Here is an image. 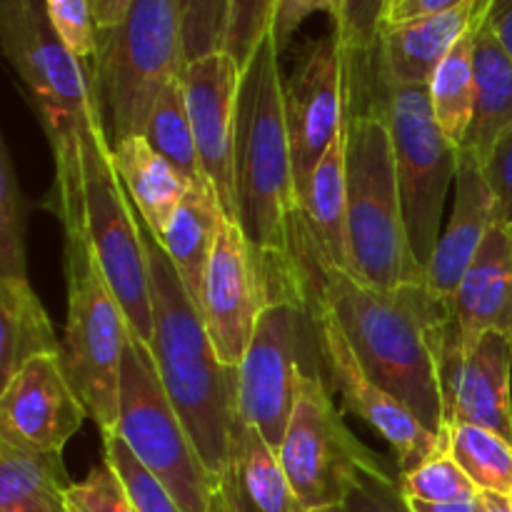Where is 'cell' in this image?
Segmentation results:
<instances>
[{
	"instance_id": "e0dca14e",
	"label": "cell",
	"mask_w": 512,
	"mask_h": 512,
	"mask_svg": "<svg viewBox=\"0 0 512 512\" xmlns=\"http://www.w3.org/2000/svg\"><path fill=\"white\" fill-rule=\"evenodd\" d=\"M88 408L70 383L60 355L28 360L0 393V440L58 453L83 428Z\"/></svg>"
},
{
	"instance_id": "2e32d148",
	"label": "cell",
	"mask_w": 512,
	"mask_h": 512,
	"mask_svg": "<svg viewBox=\"0 0 512 512\" xmlns=\"http://www.w3.org/2000/svg\"><path fill=\"white\" fill-rule=\"evenodd\" d=\"M263 303L265 283L258 255L250 248L238 220L225 218L200 298V315L225 368L238 370L243 363Z\"/></svg>"
},
{
	"instance_id": "836d02e7",
	"label": "cell",
	"mask_w": 512,
	"mask_h": 512,
	"mask_svg": "<svg viewBox=\"0 0 512 512\" xmlns=\"http://www.w3.org/2000/svg\"><path fill=\"white\" fill-rule=\"evenodd\" d=\"M103 453L105 463L118 473L123 480L125 490H128L130 500H133L138 512H183L178 500L170 495V490L130 453L128 445L123 443L118 433L105 435L103 438Z\"/></svg>"
},
{
	"instance_id": "1f68e13d",
	"label": "cell",
	"mask_w": 512,
	"mask_h": 512,
	"mask_svg": "<svg viewBox=\"0 0 512 512\" xmlns=\"http://www.w3.org/2000/svg\"><path fill=\"white\" fill-rule=\"evenodd\" d=\"M398 478L405 498L415 500V503L453 505L480 498V490L475 488L468 473L460 468L458 460L450 455L448 443L438 453L430 455L428 460H423L418 468L398 475Z\"/></svg>"
},
{
	"instance_id": "ba28073f",
	"label": "cell",
	"mask_w": 512,
	"mask_h": 512,
	"mask_svg": "<svg viewBox=\"0 0 512 512\" xmlns=\"http://www.w3.org/2000/svg\"><path fill=\"white\" fill-rule=\"evenodd\" d=\"M260 260V258H258ZM265 303L238 368V415L275 450L288 430L300 375L318 348L313 320L278 260H260Z\"/></svg>"
},
{
	"instance_id": "bcb514c9",
	"label": "cell",
	"mask_w": 512,
	"mask_h": 512,
	"mask_svg": "<svg viewBox=\"0 0 512 512\" xmlns=\"http://www.w3.org/2000/svg\"><path fill=\"white\" fill-rule=\"evenodd\" d=\"M413 505V512H483V503L480 498L468 500V503H453V505H428V503H415L410 500Z\"/></svg>"
},
{
	"instance_id": "3957f363",
	"label": "cell",
	"mask_w": 512,
	"mask_h": 512,
	"mask_svg": "<svg viewBox=\"0 0 512 512\" xmlns=\"http://www.w3.org/2000/svg\"><path fill=\"white\" fill-rule=\"evenodd\" d=\"M0 43L53 150L48 205L63 233L83 230V135L95 105L88 68L58 35L45 0H0Z\"/></svg>"
},
{
	"instance_id": "f1b7e54d",
	"label": "cell",
	"mask_w": 512,
	"mask_h": 512,
	"mask_svg": "<svg viewBox=\"0 0 512 512\" xmlns=\"http://www.w3.org/2000/svg\"><path fill=\"white\" fill-rule=\"evenodd\" d=\"M488 10V8H485ZM485 15V13H483ZM480 15L475 20L473 28L453 45L438 70L433 73V80L428 83L430 88V103H433V113L443 133L448 135L450 143H463L465 133L470 128V118H473V95H475V33H478V23L483 20Z\"/></svg>"
},
{
	"instance_id": "30bf717a",
	"label": "cell",
	"mask_w": 512,
	"mask_h": 512,
	"mask_svg": "<svg viewBox=\"0 0 512 512\" xmlns=\"http://www.w3.org/2000/svg\"><path fill=\"white\" fill-rule=\"evenodd\" d=\"M85 230L100 270L123 308L130 333L145 345L153 340V295L140 218L113 163L98 110H90L83 135Z\"/></svg>"
},
{
	"instance_id": "d590c367",
	"label": "cell",
	"mask_w": 512,
	"mask_h": 512,
	"mask_svg": "<svg viewBox=\"0 0 512 512\" xmlns=\"http://www.w3.org/2000/svg\"><path fill=\"white\" fill-rule=\"evenodd\" d=\"M230 5L233 0H178L188 63L225 48Z\"/></svg>"
},
{
	"instance_id": "7bdbcfd3",
	"label": "cell",
	"mask_w": 512,
	"mask_h": 512,
	"mask_svg": "<svg viewBox=\"0 0 512 512\" xmlns=\"http://www.w3.org/2000/svg\"><path fill=\"white\" fill-rule=\"evenodd\" d=\"M465 3L468 0H398L388 23H403V20L423 18V15L445 13V10H453Z\"/></svg>"
},
{
	"instance_id": "7402d4cb",
	"label": "cell",
	"mask_w": 512,
	"mask_h": 512,
	"mask_svg": "<svg viewBox=\"0 0 512 512\" xmlns=\"http://www.w3.org/2000/svg\"><path fill=\"white\" fill-rule=\"evenodd\" d=\"M453 315L463 338L485 330L512 335V230L498 215L460 283Z\"/></svg>"
},
{
	"instance_id": "5bb4252c",
	"label": "cell",
	"mask_w": 512,
	"mask_h": 512,
	"mask_svg": "<svg viewBox=\"0 0 512 512\" xmlns=\"http://www.w3.org/2000/svg\"><path fill=\"white\" fill-rule=\"evenodd\" d=\"M512 335L485 330L463 338L450 320L440 350L443 428L480 425L512 443Z\"/></svg>"
},
{
	"instance_id": "8fae6325",
	"label": "cell",
	"mask_w": 512,
	"mask_h": 512,
	"mask_svg": "<svg viewBox=\"0 0 512 512\" xmlns=\"http://www.w3.org/2000/svg\"><path fill=\"white\" fill-rule=\"evenodd\" d=\"M118 435L183 512H215L213 478L160 383L150 348L133 333L120 368Z\"/></svg>"
},
{
	"instance_id": "ffe728a7",
	"label": "cell",
	"mask_w": 512,
	"mask_h": 512,
	"mask_svg": "<svg viewBox=\"0 0 512 512\" xmlns=\"http://www.w3.org/2000/svg\"><path fill=\"white\" fill-rule=\"evenodd\" d=\"M490 0H468L453 10L388 23L373 53V68L390 85H428L453 45L485 13Z\"/></svg>"
},
{
	"instance_id": "4316f807",
	"label": "cell",
	"mask_w": 512,
	"mask_h": 512,
	"mask_svg": "<svg viewBox=\"0 0 512 512\" xmlns=\"http://www.w3.org/2000/svg\"><path fill=\"white\" fill-rule=\"evenodd\" d=\"M40 355H60L43 303L28 280L0 278V383Z\"/></svg>"
},
{
	"instance_id": "f35d334b",
	"label": "cell",
	"mask_w": 512,
	"mask_h": 512,
	"mask_svg": "<svg viewBox=\"0 0 512 512\" xmlns=\"http://www.w3.org/2000/svg\"><path fill=\"white\" fill-rule=\"evenodd\" d=\"M65 512H138L123 480L108 463H100L80 483H70Z\"/></svg>"
},
{
	"instance_id": "ab89813d",
	"label": "cell",
	"mask_w": 512,
	"mask_h": 512,
	"mask_svg": "<svg viewBox=\"0 0 512 512\" xmlns=\"http://www.w3.org/2000/svg\"><path fill=\"white\" fill-rule=\"evenodd\" d=\"M45 5L65 45L73 50L75 58L88 65L98 45V25H95L88 0H45Z\"/></svg>"
},
{
	"instance_id": "52a82bcc",
	"label": "cell",
	"mask_w": 512,
	"mask_h": 512,
	"mask_svg": "<svg viewBox=\"0 0 512 512\" xmlns=\"http://www.w3.org/2000/svg\"><path fill=\"white\" fill-rule=\"evenodd\" d=\"M65 278L68 318L60 340V363L95 420L100 438H105L118 433L120 368L130 328L85 228L65 233Z\"/></svg>"
},
{
	"instance_id": "d4e9b609",
	"label": "cell",
	"mask_w": 512,
	"mask_h": 512,
	"mask_svg": "<svg viewBox=\"0 0 512 512\" xmlns=\"http://www.w3.org/2000/svg\"><path fill=\"white\" fill-rule=\"evenodd\" d=\"M113 163L135 213L160 238L183 203L190 183L143 135L113 145Z\"/></svg>"
},
{
	"instance_id": "7dc6e473",
	"label": "cell",
	"mask_w": 512,
	"mask_h": 512,
	"mask_svg": "<svg viewBox=\"0 0 512 512\" xmlns=\"http://www.w3.org/2000/svg\"><path fill=\"white\" fill-rule=\"evenodd\" d=\"M480 503H483V512H512V500L508 495L480 493Z\"/></svg>"
},
{
	"instance_id": "681fc988",
	"label": "cell",
	"mask_w": 512,
	"mask_h": 512,
	"mask_svg": "<svg viewBox=\"0 0 512 512\" xmlns=\"http://www.w3.org/2000/svg\"><path fill=\"white\" fill-rule=\"evenodd\" d=\"M510 500H512V498H510Z\"/></svg>"
},
{
	"instance_id": "8d00e7d4",
	"label": "cell",
	"mask_w": 512,
	"mask_h": 512,
	"mask_svg": "<svg viewBox=\"0 0 512 512\" xmlns=\"http://www.w3.org/2000/svg\"><path fill=\"white\" fill-rule=\"evenodd\" d=\"M340 512H413V505L400 488V478L390 475L375 455L360 468L353 488L340 503Z\"/></svg>"
},
{
	"instance_id": "e575fe53",
	"label": "cell",
	"mask_w": 512,
	"mask_h": 512,
	"mask_svg": "<svg viewBox=\"0 0 512 512\" xmlns=\"http://www.w3.org/2000/svg\"><path fill=\"white\" fill-rule=\"evenodd\" d=\"M395 3L398 0H345L343 15L335 23L343 58H368L375 53Z\"/></svg>"
},
{
	"instance_id": "b9f144b4",
	"label": "cell",
	"mask_w": 512,
	"mask_h": 512,
	"mask_svg": "<svg viewBox=\"0 0 512 512\" xmlns=\"http://www.w3.org/2000/svg\"><path fill=\"white\" fill-rule=\"evenodd\" d=\"M333 10V0H278L275 5L273 35L278 40V48L283 53L288 48L295 30L305 23L313 13H328Z\"/></svg>"
},
{
	"instance_id": "9a60e30c",
	"label": "cell",
	"mask_w": 512,
	"mask_h": 512,
	"mask_svg": "<svg viewBox=\"0 0 512 512\" xmlns=\"http://www.w3.org/2000/svg\"><path fill=\"white\" fill-rule=\"evenodd\" d=\"M348 83L345 60L335 33L305 50L293 75L285 80V120H288L298 198L310 175L348 123Z\"/></svg>"
},
{
	"instance_id": "277c9868",
	"label": "cell",
	"mask_w": 512,
	"mask_h": 512,
	"mask_svg": "<svg viewBox=\"0 0 512 512\" xmlns=\"http://www.w3.org/2000/svg\"><path fill=\"white\" fill-rule=\"evenodd\" d=\"M235 195L238 223L260 260L288 253L290 225L300 210L293 170L285 80L273 30L243 68L235 120Z\"/></svg>"
},
{
	"instance_id": "5b68a950",
	"label": "cell",
	"mask_w": 512,
	"mask_h": 512,
	"mask_svg": "<svg viewBox=\"0 0 512 512\" xmlns=\"http://www.w3.org/2000/svg\"><path fill=\"white\" fill-rule=\"evenodd\" d=\"M348 245L350 273L375 288L425 280L405 228L393 133L378 93L348 113Z\"/></svg>"
},
{
	"instance_id": "4dcf8cb0",
	"label": "cell",
	"mask_w": 512,
	"mask_h": 512,
	"mask_svg": "<svg viewBox=\"0 0 512 512\" xmlns=\"http://www.w3.org/2000/svg\"><path fill=\"white\" fill-rule=\"evenodd\" d=\"M448 430L450 455L468 473L480 493L512 498V443L480 425H453Z\"/></svg>"
},
{
	"instance_id": "44dd1931",
	"label": "cell",
	"mask_w": 512,
	"mask_h": 512,
	"mask_svg": "<svg viewBox=\"0 0 512 512\" xmlns=\"http://www.w3.org/2000/svg\"><path fill=\"white\" fill-rule=\"evenodd\" d=\"M215 512H303L278 450L258 428L238 415L225 475L218 485Z\"/></svg>"
},
{
	"instance_id": "484cf974",
	"label": "cell",
	"mask_w": 512,
	"mask_h": 512,
	"mask_svg": "<svg viewBox=\"0 0 512 512\" xmlns=\"http://www.w3.org/2000/svg\"><path fill=\"white\" fill-rule=\"evenodd\" d=\"M300 213L333 263L350 270L348 245V123L310 175Z\"/></svg>"
},
{
	"instance_id": "6da1fadb",
	"label": "cell",
	"mask_w": 512,
	"mask_h": 512,
	"mask_svg": "<svg viewBox=\"0 0 512 512\" xmlns=\"http://www.w3.org/2000/svg\"><path fill=\"white\" fill-rule=\"evenodd\" d=\"M300 300L328 310L370 378L443 433L440 350L455 318L425 280L375 288L325 255L303 213L293 218L285 258L278 260Z\"/></svg>"
},
{
	"instance_id": "f546056e",
	"label": "cell",
	"mask_w": 512,
	"mask_h": 512,
	"mask_svg": "<svg viewBox=\"0 0 512 512\" xmlns=\"http://www.w3.org/2000/svg\"><path fill=\"white\" fill-rule=\"evenodd\" d=\"M143 138L183 175L188 183L205 180L200 168L198 148H195L193 123L188 113V98H185L183 78L170 80L150 108L148 123H145Z\"/></svg>"
},
{
	"instance_id": "d6986e66",
	"label": "cell",
	"mask_w": 512,
	"mask_h": 512,
	"mask_svg": "<svg viewBox=\"0 0 512 512\" xmlns=\"http://www.w3.org/2000/svg\"><path fill=\"white\" fill-rule=\"evenodd\" d=\"M495 215V195L485 178L483 163L468 150H460L453 213L425 270V283L445 305H450V310L475 253L483 245L490 225L495 223Z\"/></svg>"
},
{
	"instance_id": "8992f818",
	"label": "cell",
	"mask_w": 512,
	"mask_h": 512,
	"mask_svg": "<svg viewBox=\"0 0 512 512\" xmlns=\"http://www.w3.org/2000/svg\"><path fill=\"white\" fill-rule=\"evenodd\" d=\"M185 65L178 0H133L118 25L98 30L85 68L110 148L143 135L155 98L170 80L183 78Z\"/></svg>"
},
{
	"instance_id": "9c48e42d",
	"label": "cell",
	"mask_w": 512,
	"mask_h": 512,
	"mask_svg": "<svg viewBox=\"0 0 512 512\" xmlns=\"http://www.w3.org/2000/svg\"><path fill=\"white\" fill-rule=\"evenodd\" d=\"M378 98L388 113L393 133L395 170L410 248L423 270H428L440 235L448 190L458 175L460 150L438 125L428 85H390L375 73L368 58Z\"/></svg>"
},
{
	"instance_id": "ee69618b",
	"label": "cell",
	"mask_w": 512,
	"mask_h": 512,
	"mask_svg": "<svg viewBox=\"0 0 512 512\" xmlns=\"http://www.w3.org/2000/svg\"><path fill=\"white\" fill-rule=\"evenodd\" d=\"M485 20L512 55V0H490Z\"/></svg>"
},
{
	"instance_id": "ac0fdd59",
	"label": "cell",
	"mask_w": 512,
	"mask_h": 512,
	"mask_svg": "<svg viewBox=\"0 0 512 512\" xmlns=\"http://www.w3.org/2000/svg\"><path fill=\"white\" fill-rule=\"evenodd\" d=\"M243 68L225 50L185 65L183 85L200 168L218 193L225 215L238 220L235 195V120Z\"/></svg>"
},
{
	"instance_id": "c3c4849f",
	"label": "cell",
	"mask_w": 512,
	"mask_h": 512,
	"mask_svg": "<svg viewBox=\"0 0 512 512\" xmlns=\"http://www.w3.org/2000/svg\"><path fill=\"white\" fill-rule=\"evenodd\" d=\"M305 512H340V505H333V508H315V510H305Z\"/></svg>"
},
{
	"instance_id": "d6a6232c",
	"label": "cell",
	"mask_w": 512,
	"mask_h": 512,
	"mask_svg": "<svg viewBox=\"0 0 512 512\" xmlns=\"http://www.w3.org/2000/svg\"><path fill=\"white\" fill-rule=\"evenodd\" d=\"M25 220H28V200L20 190L8 145L0 143V278L28 280Z\"/></svg>"
},
{
	"instance_id": "60d3db41",
	"label": "cell",
	"mask_w": 512,
	"mask_h": 512,
	"mask_svg": "<svg viewBox=\"0 0 512 512\" xmlns=\"http://www.w3.org/2000/svg\"><path fill=\"white\" fill-rule=\"evenodd\" d=\"M483 168L485 178L493 188L498 220L505 228L512 230V130L500 140L498 148L493 150V155H490Z\"/></svg>"
},
{
	"instance_id": "7a4b0ae2",
	"label": "cell",
	"mask_w": 512,
	"mask_h": 512,
	"mask_svg": "<svg viewBox=\"0 0 512 512\" xmlns=\"http://www.w3.org/2000/svg\"><path fill=\"white\" fill-rule=\"evenodd\" d=\"M140 218V215H138ZM153 295V355L170 403L193 438L215 490L225 475L238 420V370L218 360L208 328L158 235L140 220Z\"/></svg>"
},
{
	"instance_id": "4fadbf2b",
	"label": "cell",
	"mask_w": 512,
	"mask_h": 512,
	"mask_svg": "<svg viewBox=\"0 0 512 512\" xmlns=\"http://www.w3.org/2000/svg\"><path fill=\"white\" fill-rule=\"evenodd\" d=\"M303 303L313 320L320 360L338 388L345 408L365 420L393 448L400 475L410 473L423 460L438 453L448 443V430L438 435L425 428L408 405L400 403L393 393H388L383 385L370 378L333 315L323 305L310 303V300H303Z\"/></svg>"
},
{
	"instance_id": "83f0119b",
	"label": "cell",
	"mask_w": 512,
	"mask_h": 512,
	"mask_svg": "<svg viewBox=\"0 0 512 512\" xmlns=\"http://www.w3.org/2000/svg\"><path fill=\"white\" fill-rule=\"evenodd\" d=\"M63 455L0 440V512H65Z\"/></svg>"
},
{
	"instance_id": "74e56055",
	"label": "cell",
	"mask_w": 512,
	"mask_h": 512,
	"mask_svg": "<svg viewBox=\"0 0 512 512\" xmlns=\"http://www.w3.org/2000/svg\"><path fill=\"white\" fill-rule=\"evenodd\" d=\"M275 5L278 0H233L230 5V23L223 50L238 60L240 68L248 65L265 35L273 30Z\"/></svg>"
},
{
	"instance_id": "f6af8a7d",
	"label": "cell",
	"mask_w": 512,
	"mask_h": 512,
	"mask_svg": "<svg viewBox=\"0 0 512 512\" xmlns=\"http://www.w3.org/2000/svg\"><path fill=\"white\" fill-rule=\"evenodd\" d=\"M88 3L90 10H93V20L98 30H105L113 28V25H118L125 18L133 0H88Z\"/></svg>"
},
{
	"instance_id": "7c38bea8",
	"label": "cell",
	"mask_w": 512,
	"mask_h": 512,
	"mask_svg": "<svg viewBox=\"0 0 512 512\" xmlns=\"http://www.w3.org/2000/svg\"><path fill=\"white\" fill-rule=\"evenodd\" d=\"M315 358H320V348ZM315 358L300 375L288 430L278 448L280 465L303 512L343 503L360 468L375 458L340 418Z\"/></svg>"
},
{
	"instance_id": "cb8c5ba5",
	"label": "cell",
	"mask_w": 512,
	"mask_h": 512,
	"mask_svg": "<svg viewBox=\"0 0 512 512\" xmlns=\"http://www.w3.org/2000/svg\"><path fill=\"white\" fill-rule=\"evenodd\" d=\"M228 218L220 205L218 193L210 180L190 183L183 203L170 218L168 228L160 235V245L165 248L168 258L173 260L185 290L190 293L193 303L200 310L203 298L205 275H208L210 255H213L215 240H218L220 225Z\"/></svg>"
},
{
	"instance_id": "603a6c76",
	"label": "cell",
	"mask_w": 512,
	"mask_h": 512,
	"mask_svg": "<svg viewBox=\"0 0 512 512\" xmlns=\"http://www.w3.org/2000/svg\"><path fill=\"white\" fill-rule=\"evenodd\" d=\"M473 65V118L458 150H468L485 165L500 140L512 130V55L493 33L485 15L475 33Z\"/></svg>"
}]
</instances>
